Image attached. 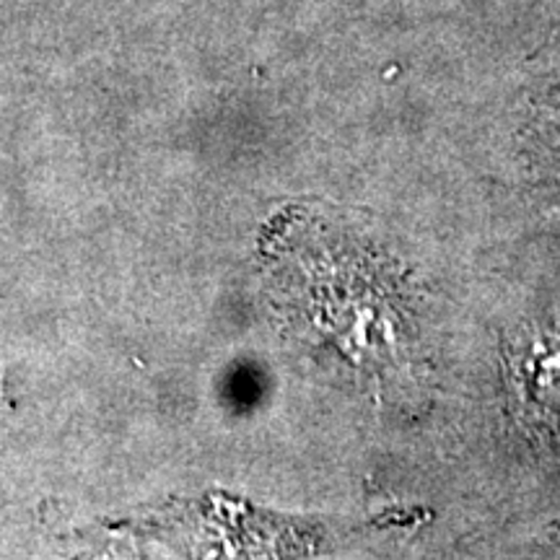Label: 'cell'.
<instances>
[{"mask_svg":"<svg viewBox=\"0 0 560 560\" xmlns=\"http://www.w3.org/2000/svg\"><path fill=\"white\" fill-rule=\"evenodd\" d=\"M9 408V392H5V380H3V371H0V412Z\"/></svg>","mask_w":560,"mask_h":560,"instance_id":"1","label":"cell"}]
</instances>
